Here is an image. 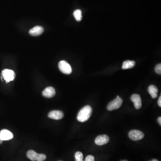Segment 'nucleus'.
<instances>
[{"mask_svg":"<svg viewBox=\"0 0 161 161\" xmlns=\"http://www.w3.org/2000/svg\"><path fill=\"white\" fill-rule=\"evenodd\" d=\"M135 66V61L133 60H126L123 62L122 68L123 70H126L133 68Z\"/></svg>","mask_w":161,"mask_h":161,"instance_id":"nucleus-14","label":"nucleus"},{"mask_svg":"<svg viewBox=\"0 0 161 161\" xmlns=\"http://www.w3.org/2000/svg\"><path fill=\"white\" fill-rule=\"evenodd\" d=\"M43 95L47 98H51L55 95V91L52 87H48L44 90L43 92Z\"/></svg>","mask_w":161,"mask_h":161,"instance_id":"nucleus-10","label":"nucleus"},{"mask_svg":"<svg viewBox=\"0 0 161 161\" xmlns=\"http://www.w3.org/2000/svg\"><path fill=\"white\" fill-rule=\"evenodd\" d=\"M148 92L151 95L152 98H157L158 94V89L156 86L150 85L148 88Z\"/></svg>","mask_w":161,"mask_h":161,"instance_id":"nucleus-12","label":"nucleus"},{"mask_svg":"<svg viewBox=\"0 0 161 161\" xmlns=\"http://www.w3.org/2000/svg\"><path fill=\"white\" fill-rule=\"evenodd\" d=\"M3 141H2V140L0 139V144H2V143Z\"/></svg>","mask_w":161,"mask_h":161,"instance_id":"nucleus-22","label":"nucleus"},{"mask_svg":"<svg viewBox=\"0 0 161 161\" xmlns=\"http://www.w3.org/2000/svg\"><path fill=\"white\" fill-rule=\"evenodd\" d=\"M131 99L134 102L135 108L137 109H140L142 106L141 99L140 95L138 94H134L131 96Z\"/></svg>","mask_w":161,"mask_h":161,"instance_id":"nucleus-9","label":"nucleus"},{"mask_svg":"<svg viewBox=\"0 0 161 161\" xmlns=\"http://www.w3.org/2000/svg\"><path fill=\"white\" fill-rule=\"evenodd\" d=\"M158 122H159V124H160V125H161V117H159L158 118Z\"/></svg>","mask_w":161,"mask_h":161,"instance_id":"nucleus-21","label":"nucleus"},{"mask_svg":"<svg viewBox=\"0 0 161 161\" xmlns=\"http://www.w3.org/2000/svg\"><path fill=\"white\" fill-rule=\"evenodd\" d=\"M2 74L3 77L4 79L6 81L7 83L12 81L15 78V73L12 70L5 69L3 70Z\"/></svg>","mask_w":161,"mask_h":161,"instance_id":"nucleus-5","label":"nucleus"},{"mask_svg":"<svg viewBox=\"0 0 161 161\" xmlns=\"http://www.w3.org/2000/svg\"><path fill=\"white\" fill-rule=\"evenodd\" d=\"M81 13H82V12L80 9H77L74 11V16L76 20L78 22H80L82 20V17Z\"/></svg>","mask_w":161,"mask_h":161,"instance_id":"nucleus-15","label":"nucleus"},{"mask_svg":"<svg viewBox=\"0 0 161 161\" xmlns=\"http://www.w3.org/2000/svg\"><path fill=\"white\" fill-rule=\"evenodd\" d=\"M109 141V138L107 135H99L96 138L95 143L98 145H102L107 144Z\"/></svg>","mask_w":161,"mask_h":161,"instance_id":"nucleus-7","label":"nucleus"},{"mask_svg":"<svg viewBox=\"0 0 161 161\" xmlns=\"http://www.w3.org/2000/svg\"></svg>","mask_w":161,"mask_h":161,"instance_id":"nucleus-25","label":"nucleus"},{"mask_svg":"<svg viewBox=\"0 0 161 161\" xmlns=\"http://www.w3.org/2000/svg\"><path fill=\"white\" fill-rule=\"evenodd\" d=\"M84 161H95V158L92 155H88Z\"/></svg>","mask_w":161,"mask_h":161,"instance_id":"nucleus-19","label":"nucleus"},{"mask_svg":"<svg viewBox=\"0 0 161 161\" xmlns=\"http://www.w3.org/2000/svg\"><path fill=\"white\" fill-rule=\"evenodd\" d=\"M39 154L35 152L33 150H29L27 152V157L31 161H34L37 160Z\"/></svg>","mask_w":161,"mask_h":161,"instance_id":"nucleus-13","label":"nucleus"},{"mask_svg":"<svg viewBox=\"0 0 161 161\" xmlns=\"http://www.w3.org/2000/svg\"><path fill=\"white\" fill-rule=\"evenodd\" d=\"M75 158L76 161H83V155L81 152H76L75 154Z\"/></svg>","mask_w":161,"mask_h":161,"instance_id":"nucleus-16","label":"nucleus"},{"mask_svg":"<svg viewBox=\"0 0 161 161\" xmlns=\"http://www.w3.org/2000/svg\"><path fill=\"white\" fill-rule=\"evenodd\" d=\"M126 161V160H124V161Z\"/></svg>","mask_w":161,"mask_h":161,"instance_id":"nucleus-24","label":"nucleus"},{"mask_svg":"<svg viewBox=\"0 0 161 161\" xmlns=\"http://www.w3.org/2000/svg\"><path fill=\"white\" fill-rule=\"evenodd\" d=\"M122 103L123 99L120 97L119 96H117L116 99L112 101L107 105V110L109 111H112L119 109L121 106Z\"/></svg>","mask_w":161,"mask_h":161,"instance_id":"nucleus-2","label":"nucleus"},{"mask_svg":"<svg viewBox=\"0 0 161 161\" xmlns=\"http://www.w3.org/2000/svg\"><path fill=\"white\" fill-rule=\"evenodd\" d=\"M46 159V156L45 154H39L37 161H44Z\"/></svg>","mask_w":161,"mask_h":161,"instance_id":"nucleus-18","label":"nucleus"},{"mask_svg":"<svg viewBox=\"0 0 161 161\" xmlns=\"http://www.w3.org/2000/svg\"><path fill=\"white\" fill-rule=\"evenodd\" d=\"M44 29L41 26H36L30 30L29 34L34 36H39L44 32Z\"/></svg>","mask_w":161,"mask_h":161,"instance_id":"nucleus-11","label":"nucleus"},{"mask_svg":"<svg viewBox=\"0 0 161 161\" xmlns=\"http://www.w3.org/2000/svg\"><path fill=\"white\" fill-rule=\"evenodd\" d=\"M155 71L158 74H161V65L160 63L158 64L155 68Z\"/></svg>","mask_w":161,"mask_h":161,"instance_id":"nucleus-17","label":"nucleus"},{"mask_svg":"<svg viewBox=\"0 0 161 161\" xmlns=\"http://www.w3.org/2000/svg\"><path fill=\"white\" fill-rule=\"evenodd\" d=\"M59 68L60 71L66 74H70L72 72L71 67L70 64L65 60H61L59 62Z\"/></svg>","mask_w":161,"mask_h":161,"instance_id":"nucleus-3","label":"nucleus"},{"mask_svg":"<svg viewBox=\"0 0 161 161\" xmlns=\"http://www.w3.org/2000/svg\"><path fill=\"white\" fill-rule=\"evenodd\" d=\"M13 134L10 131L6 129H3L0 132V139L2 141H8L12 139Z\"/></svg>","mask_w":161,"mask_h":161,"instance_id":"nucleus-8","label":"nucleus"},{"mask_svg":"<svg viewBox=\"0 0 161 161\" xmlns=\"http://www.w3.org/2000/svg\"><path fill=\"white\" fill-rule=\"evenodd\" d=\"M158 105L160 107H161V96L159 97V100H158Z\"/></svg>","mask_w":161,"mask_h":161,"instance_id":"nucleus-20","label":"nucleus"},{"mask_svg":"<svg viewBox=\"0 0 161 161\" xmlns=\"http://www.w3.org/2000/svg\"><path fill=\"white\" fill-rule=\"evenodd\" d=\"M129 138L133 141L140 140L143 138L144 134L141 131L138 130H133L130 131L128 134Z\"/></svg>","mask_w":161,"mask_h":161,"instance_id":"nucleus-4","label":"nucleus"},{"mask_svg":"<svg viewBox=\"0 0 161 161\" xmlns=\"http://www.w3.org/2000/svg\"><path fill=\"white\" fill-rule=\"evenodd\" d=\"M151 161H159L158 160L155 159H153V160Z\"/></svg>","mask_w":161,"mask_h":161,"instance_id":"nucleus-23","label":"nucleus"},{"mask_svg":"<svg viewBox=\"0 0 161 161\" xmlns=\"http://www.w3.org/2000/svg\"><path fill=\"white\" fill-rule=\"evenodd\" d=\"M92 113V107L89 105L83 107L79 111L77 116V120L80 122H84L88 120Z\"/></svg>","mask_w":161,"mask_h":161,"instance_id":"nucleus-1","label":"nucleus"},{"mask_svg":"<svg viewBox=\"0 0 161 161\" xmlns=\"http://www.w3.org/2000/svg\"><path fill=\"white\" fill-rule=\"evenodd\" d=\"M64 115L62 111L59 110H54L49 113L48 116L50 118L55 120H59L63 118Z\"/></svg>","mask_w":161,"mask_h":161,"instance_id":"nucleus-6","label":"nucleus"}]
</instances>
